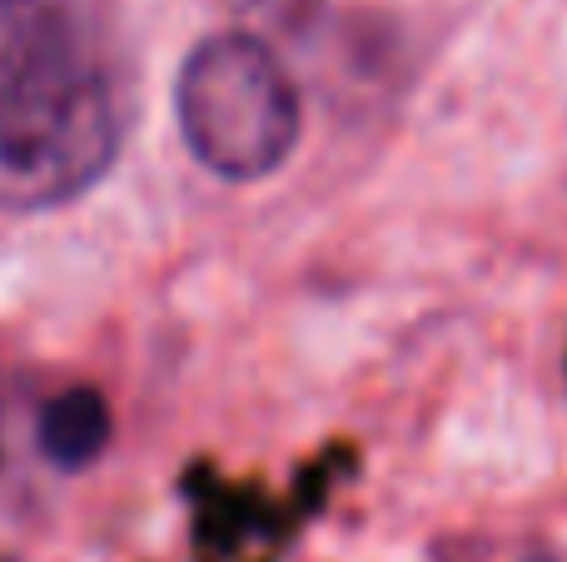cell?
Wrapping results in <instances>:
<instances>
[{
    "label": "cell",
    "instance_id": "3957f363",
    "mask_svg": "<svg viewBox=\"0 0 567 562\" xmlns=\"http://www.w3.org/2000/svg\"><path fill=\"white\" fill-rule=\"evenodd\" d=\"M110 444V408L95 388L55 394L40 414V448L60 468H90Z\"/></svg>",
    "mask_w": 567,
    "mask_h": 562
},
{
    "label": "cell",
    "instance_id": "277c9868",
    "mask_svg": "<svg viewBox=\"0 0 567 562\" xmlns=\"http://www.w3.org/2000/svg\"><path fill=\"white\" fill-rule=\"evenodd\" d=\"M225 6L259 35H299L323 10V0H225Z\"/></svg>",
    "mask_w": 567,
    "mask_h": 562
},
{
    "label": "cell",
    "instance_id": "6da1fadb",
    "mask_svg": "<svg viewBox=\"0 0 567 562\" xmlns=\"http://www.w3.org/2000/svg\"><path fill=\"white\" fill-rule=\"evenodd\" d=\"M125 85L85 0H0V209L85 195L120 155Z\"/></svg>",
    "mask_w": 567,
    "mask_h": 562
},
{
    "label": "cell",
    "instance_id": "7a4b0ae2",
    "mask_svg": "<svg viewBox=\"0 0 567 562\" xmlns=\"http://www.w3.org/2000/svg\"><path fill=\"white\" fill-rule=\"evenodd\" d=\"M179 135L219 179H265L299 145V95L259 35H209L175 85Z\"/></svg>",
    "mask_w": 567,
    "mask_h": 562
}]
</instances>
